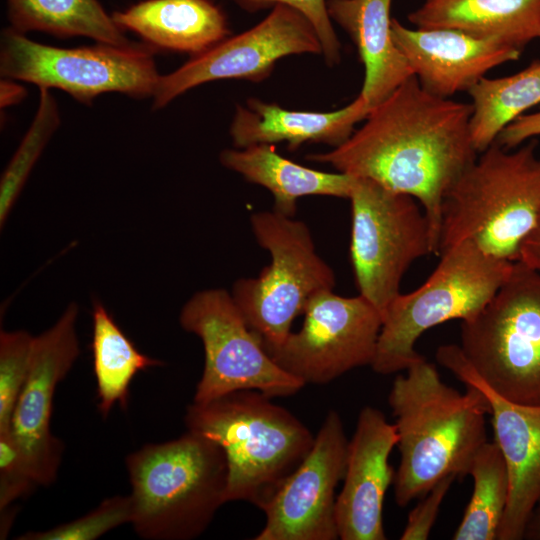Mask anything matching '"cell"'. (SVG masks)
I'll list each match as a JSON object with an SVG mask.
<instances>
[{"label": "cell", "mask_w": 540, "mask_h": 540, "mask_svg": "<svg viewBox=\"0 0 540 540\" xmlns=\"http://www.w3.org/2000/svg\"><path fill=\"white\" fill-rule=\"evenodd\" d=\"M179 322L201 339L204 348L203 373L193 402L206 403L244 389L284 397L305 385L267 353L226 290L195 293L182 307Z\"/></svg>", "instance_id": "11"}, {"label": "cell", "mask_w": 540, "mask_h": 540, "mask_svg": "<svg viewBox=\"0 0 540 540\" xmlns=\"http://www.w3.org/2000/svg\"><path fill=\"white\" fill-rule=\"evenodd\" d=\"M398 443L395 424L377 408L360 411L348 442L344 484L336 498V523L342 540H385L383 504L395 472L389 456Z\"/></svg>", "instance_id": "17"}, {"label": "cell", "mask_w": 540, "mask_h": 540, "mask_svg": "<svg viewBox=\"0 0 540 540\" xmlns=\"http://www.w3.org/2000/svg\"><path fill=\"white\" fill-rule=\"evenodd\" d=\"M474 487L454 540H497L509 496V476L498 445L486 441L471 463Z\"/></svg>", "instance_id": "27"}, {"label": "cell", "mask_w": 540, "mask_h": 540, "mask_svg": "<svg viewBox=\"0 0 540 540\" xmlns=\"http://www.w3.org/2000/svg\"><path fill=\"white\" fill-rule=\"evenodd\" d=\"M155 48L134 43L58 48L35 42L11 27L1 34L0 73L39 88H57L82 103L103 93L153 97L160 74Z\"/></svg>", "instance_id": "9"}, {"label": "cell", "mask_w": 540, "mask_h": 540, "mask_svg": "<svg viewBox=\"0 0 540 540\" xmlns=\"http://www.w3.org/2000/svg\"><path fill=\"white\" fill-rule=\"evenodd\" d=\"M348 440L330 410L309 453L262 508L266 522L255 540H336L335 490L346 469Z\"/></svg>", "instance_id": "14"}, {"label": "cell", "mask_w": 540, "mask_h": 540, "mask_svg": "<svg viewBox=\"0 0 540 540\" xmlns=\"http://www.w3.org/2000/svg\"><path fill=\"white\" fill-rule=\"evenodd\" d=\"M517 261L540 272V217L536 225L523 239Z\"/></svg>", "instance_id": "35"}, {"label": "cell", "mask_w": 540, "mask_h": 540, "mask_svg": "<svg viewBox=\"0 0 540 540\" xmlns=\"http://www.w3.org/2000/svg\"><path fill=\"white\" fill-rule=\"evenodd\" d=\"M471 115V104L435 96L413 75L372 107L343 144L306 159L414 197L427 216L437 255L444 196L478 154Z\"/></svg>", "instance_id": "1"}, {"label": "cell", "mask_w": 540, "mask_h": 540, "mask_svg": "<svg viewBox=\"0 0 540 540\" xmlns=\"http://www.w3.org/2000/svg\"><path fill=\"white\" fill-rule=\"evenodd\" d=\"M538 135H540V111L519 116L501 131L496 142L503 148L512 150Z\"/></svg>", "instance_id": "34"}, {"label": "cell", "mask_w": 540, "mask_h": 540, "mask_svg": "<svg viewBox=\"0 0 540 540\" xmlns=\"http://www.w3.org/2000/svg\"><path fill=\"white\" fill-rule=\"evenodd\" d=\"M304 53L322 54L313 26L299 11L277 4L251 29L225 38L172 73L160 76L153 108H162L187 90L214 80L259 82L282 57Z\"/></svg>", "instance_id": "13"}, {"label": "cell", "mask_w": 540, "mask_h": 540, "mask_svg": "<svg viewBox=\"0 0 540 540\" xmlns=\"http://www.w3.org/2000/svg\"><path fill=\"white\" fill-rule=\"evenodd\" d=\"M35 336L24 330L0 333V433L8 432L28 375Z\"/></svg>", "instance_id": "29"}, {"label": "cell", "mask_w": 540, "mask_h": 540, "mask_svg": "<svg viewBox=\"0 0 540 540\" xmlns=\"http://www.w3.org/2000/svg\"><path fill=\"white\" fill-rule=\"evenodd\" d=\"M532 140L516 150L496 141L444 196L437 255L469 241L487 255L516 262L540 217V158Z\"/></svg>", "instance_id": "4"}, {"label": "cell", "mask_w": 540, "mask_h": 540, "mask_svg": "<svg viewBox=\"0 0 540 540\" xmlns=\"http://www.w3.org/2000/svg\"><path fill=\"white\" fill-rule=\"evenodd\" d=\"M26 96V89L12 79L4 78L0 83V106L6 108L22 101Z\"/></svg>", "instance_id": "36"}, {"label": "cell", "mask_w": 540, "mask_h": 540, "mask_svg": "<svg viewBox=\"0 0 540 540\" xmlns=\"http://www.w3.org/2000/svg\"><path fill=\"white\" fill-rule=\"evenodd\" d=\"M524 539L540 540V504L535 508L526 525Z\"/></svg>", "instance_id": "37"}, {"label": "cell", "mask_w": 540, "mask_h": 540, "mask_svg": "<svg viewBox=\"0 0 540 540\" xmlns=\"http://www.w3.org/2000/svg\"><path fill=\"white\" fill-rule=\"evenodd\" d=\"M468 94L472 99L471 139L481 153L524 111L540 104V60L509 76L483 77Z\"/></svg>", "instance_id": "25"}, {"label": "cell", "mask_w": 540, "mask_h": 540, "mask_svg": "<svg viewBox=\"0 0 540 540\" xmlns=\"http://www.w3.org/2000/svg\"><path fill=\"white\" fill-rule=\"evenodd\" d=\"M348 199L356 285L383 318L411 264L433 254L429 222L414 197L367 178L354 177Z\"/></svg>", "instance_id": "10"}, {"label": "cell", "mask_w": 540, "mask_h": 540, "mask_svg": "<svg viewBox=\"0 0 540 540\" xmlns=\"http://www.w3.org/2000/svg\"><path fill=\"white\" fill-rule=\"evenodd\" d=\"M300 330L290 332L270 356L304 384L323 385L370 365L382 315L362 295L344 297L334 289L315 294L304 309Z\"/></svg>", "instance_id": "12"}, {"label": "cell", "mask_w": 540, "mask_h": 540, "mask_svg": "<svg viewBox=\"0 0 540 540\" xmlns=\"http://www.w3.org/2000/svg\"><path fill=\"white\" fill-rule=\"evenodd\" d=\"M111 15L148 45L193 56L229 34L223 11L211 0H144Z\"/></svg>", "instance_id": "21"}, {"label": "cell", "mask_w": 540, "mask_h": 540, "mask_svg": "<svg viewBox=\"0 0 540 540\" xmlns=\"http://www.w3.org/2000/svg\"><path fill=\"white\" fill-rule=\"evenodd\" d=\"M250 225L271 262L257 276L238 279L231 295L270 355L287 338L308 301L323 290L334 289L336 277L317 253L303 221L273 210L253 213Z\"/></svg>", "instance_id": "7"}, {"label": "cell", "mask_w": 540, "mask_h": 540, "mask_svg": "<svg viewBox=\"0 0 540 540\" xmlns=\"http://www.w3.org/2000/svg\"><path fill=\"white\" fill-rule=\"evenodd\" d=\"M371 106L359 94L350 104L332 112L290 111L277 104L249 99L238 105L230 127L237 148L255 144L286 142L290 151L304 143H324L338 147L365 120Z\"/></svg>", "instance_id": "19"}, {"label": "cell", "mask_w": 540, "mask_h": 540, "mask_svg": "<svg viewBox=\"0 0 540 540\" xmlns=\"http://www.w3.org/2000/svg\"><path fill=\"white\" fill-rule=\"evenodd\" d=\"M92 317L98 409L106 418L116 403L126 408L129 386L139 371L163 362L139 352L101 303H94Z\"/></svg>", "instance_id": "26"}, {"label": "cell", "mask_w": 540, "mask_h": 540, "mask_svg": "<svg viewBox=\"0 0 540 540\" xmlns=\"http://www.w3.org/2000/svg\"><path fill=\"white\" fill-rule=\"evenodd\" d=\"M271 398L244 389L193 402L186 410L187 430L224 451L226 502L246 501L262 509L312 448L311 431Z\"/></svg>", "instance_id": "3"}, {"label": "cell", "mask_w": 540, "mask_h": 540, "mask_svg": "<svg viewBox=\"0 0 540 540\" xmlns=\"http://www.w3.org/2000/svg\"><path fill=\"white\" fill-rule=\"evenodd\" d=\"M248 12H257L277 4L287 5L301 14L313 26L322 46L326 63L333 66L340 62L341 46L327 11L326 0H231Z\"/></svg>", "instance_id": "31"}, {"label": "cell", "mask_w": 540, "mask_h": 540, "mask_svg": "<svg viewBox=\"0 0 540 540\" xmlns=\"http://www.w3.org/2000/svg\"><path fill=\"white\" fill-rule=\"evenodd\" d=\"M130 495H115L82 517L45 531L27 532L19 540H94L132 520Z\"/></svg>", "instance_id": "30"}, {"label": "cell", "mask_w": 540, "mask_h": 540, "mask_svg": "<svg viewBox=\"0 0 540 540\" xmlns=\"http://www.w3.org/2000/svg\"><path fill=\"white\" fill-rule=\"evenodd\" d=\"M455 476H447L422 496V500L409 513L401 540H426L439 514L442 501Z\"/></svg>", "instance_id": "33"}, {"label": "cell", "mask_w": 540, "mask_h": 540, "mask_svg": "<svg viewBox=\"0 0 540 540\" xmlns=\"http://www.w3.org/2000/svg\"><path fill=\"white\" fill-rule=\"evenodd\" d=\"M59 124L58 107L50 89L40 88V101L34 120L0 181L1 227L5 224L33 166Z\"/></svg>", "instance_id": "28"}, {"label": "cell", "mask_w": 540, "mask_h": 540, "mask_svg": "<svg viewBox=\"0 0 540 540\" xmlns=\"http://www.w3.org/2000/svg\"><path fill=\"white\" fill-rule=\"evenodd\" d=\"M419 29H453L519 50L540 38V0H425L408 15Z\"/></svg>", "instance_id": "22"}, {"label": "cell", "mask_w": 540, "mask_h": 540, "mask_svg": "<svg viewBox=\"0 0 540 540\" xmlns=\"http://www.w3.org/2000/svg\"><path fill=\"white\" fill-rule=\"evenodd\" d=\"M125 465L131 484L132 520L146 540L199 537L226 503L228 467L222 448L187 430L177 439L146 444Z\"/></svg>", "instance_id": "5"}, {"label": "cell", "mask_w": 540, "mask_h": 540, "mask_svg": "<svg viewBox=\"0 0 540 540\" xmlns=\"http://www.w3.org/2000/svg\"><path fill=\"white\" fill-rule=\"evenodd\" d=\"M392 37L420 85L449 98L466 91L493 68L519 59L522 51L453 29H409L392 18Z\"/></svg>", "instance_id": "18"}, {"label": "cell", "mask_w": 540, "mask_h": 540, "mask_svg": "<svg viewBox=\"0 0 540 540\" xmlns=\"http://www.w3.org/2000/svg\"><path fill=\"white\" fill-rule=\"evenodd\" d=\"M406 371L394 379L388 395L398 433L394 494L401 507L447 476L469 475L475 454L487 441L485 415L490 414L480 390L466 385L460 393L425 358Z\"/></svg>", "instance_id": "2"}, {"label": "cell", "mask_w": 540, "mask_h": 540, "mask_svg": "<svg viewBox=\"0 0 540 540\" xmlns=\"http://www.w3.org/2000/svg\"><path fill=\"white\" fill-rule=\"evenodd\" d=\"M460 339L490 388L512 402L540 406V272L514 262L491 301L462 321Z\"/></svg>", "instance_id": "8"}, {"label": "cell", "mask_w": 540, "mask_h": 540, "mask_svg": "<svg viewBox=\"0 0 540 540\" xmlns=\"http://www.w3.org/2000/svg\"><path fill=\"white\" fill-rule=\"evenodd\" d=\"M437 361L465 385L486 397L494 442L505 459L509 496L497 540L524 539L526 525L540 504V406L512 402L490 388L466 359L460 345H442Z\"/></svg>", "instance_id": "16"}, {"label": "cell", "mask_w": 540, "mask_h": 540, "mask_svg": "<svg viewBox=\"0 0 540 540\" xmlns=\"http://www.w3.org/2000/svg\"><path fill=\"white\" fill-rule=\"evenodd\" d=\"M37 485L10 432L0 433V511L29 495Z\"/></svg>", "instance_id": "32"}, {"label": "cell", "mask_w": 540, "mask_h": 540, "mask_svg": "<svg viewBox=\"0 0 540 540\" xmlns=\"http://www.w3.org/2000/svg\"><path fill=\"white\" fill-rule=\"evenodd\" d=\"M10 27L60 38L87 37L116 46L132 42L98 0H6Z\"/></svg>", "instance_id": "24"}, {"label": "cell", "mask_w": 540, "mask_h": 540, "mask_svg": "<svg viewBox=\"0 0 540 540\" xmlns=\"http://www.w3.org/2000/svg\"><path fill=\"white\" fill-rule=\"evenodd\" d=\"M78 306L70 303L57 322L35 336L27 378L17 399L9 432L38 485H50L61 464L63 444L50 424L57 385L79 355Z\"/></svg>", "instance_id": "15"}, {"label": "cell", "mask_w": 540, "mask_h": 540, "mask_svg": "<svg viewBox=\"0 0 540 540\" xmlns=\"http://www.w3.org/2000/svg\"><path fill=\"white\" fill-rule=\"evenodd\" d=\"M392 0H326L331 19L355 44L364 65L360 95L374 107L413 76L392 37Z\"/></svg>", "instance_id": "20"}, {"label": "cell", "mask_w": 540, "mask_h": 540, "mask_svg": "<svg viewBox=\"0 0 540 540\" xmlns=\"http://www.w3.org/2000/svg\"><path fill=\"white\" fill-rule=\"evenodd\" d=\"M221 164L242 175L248 182L269 190L273 210L294 217L299 198L310 195L348 199L354 177L329 173L290 161L276 152L272 144H255L245 148L226 149L219 156Z\"/></svg>", "instance_id": "23"}, {"label": "cell", "mask_w": 540, "mask_h": 540, "mask_svg": "<svg viewBox=\"0 0 540 540\" xmlns=\"http://www.w3.org/2000/svg\"><path fill=\"white\" fill-rule=\"evenodd\" d=\"M428 279L412 292L400 293L382 318L372 369L387 375L424 359L415 345L428 329L478 315L508 278L514 262L487 255L469 241L439 255Z\"/></svg>", "instance_id": "6"}]
</instances>
